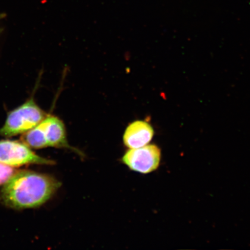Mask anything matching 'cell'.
<instances>
[{
    "label": "cell",
    "mask_w": 250,
    "mask_h": 250,
    "mask_svg": "<svg viewBox=\"0 0 250 250\" xmlns=\"http://www.w3.org/2000/svg\"><path fill=\"white\" fill-rule=\"evenodd\" d=\"M17 171L15 167L0 163V186L7 183Z\"/></svg>",
    "instance_id": "cell-7"
},
{
    "label": "cell",
    "mask_w": 250,
    "mask_h": 250,
    "mask_svg": "<svg viewBox=\"0 0 250 250\" xmlns=\"http://www.w3.org/2000/svg\"><path fill=\"white\" fill-rule=\"evenodd\" d=\"M154 135V129L148 122L134 121L125 131L124 143L129 149L142 147L151 142Z\"/></svg>",
    "instance_id": "cell-6"
},
{
    "label": "cell",
    "mask_w": 250,
    "mask_h": 250,
    "mask_svg": "<svg viewBox=\"0 0 250 250\" xmlns=\"http://www.w3.org/2000/svg\"><path fill=\"white\" fill-rule=\"evenodd\" d=\"M4 17V15L3 14H0V19H1L2 18Z\"/></svg>",
    "instance_id": "cell-8"
},
{
    "label": "cell",
    "mask_w": 250,
    "mask_h": 250,
    "mask_svg": "<svg viewBox=\"0 0 250 250\" xmlns=\"http://www.w3.org/2000/svg\"><path fill=\"white\" fill-rule=\"evenodd\" d=\"M47 115L31 97L8 112L4 124L0 127V136L9 137L23 134L39 125Z\"/></svg>",
    "instance_id": "cell-3"
},
{
    "label": "cell",
    "mask_w": 250,
    "mask_h": 250,
    "mask_svg": "<svg viewBox=\"0 0 250 250\" xmlns=\"http://www.w3.org/2000/svg\"><path fill=\"white\" fill-rule=\"evenodd\" d=\"M62 184L55 177L34 171H18L3 186L1 201L8 207L18 209L39 208L52 198Z\"/></svg>",
    "instance_id": "cell-1"
},
{
    "label": "cell",
    "mask_w": 250,
    "mask_h": 250,
    "mask_svg": "<svg viewBox=\"0 0 250 250\" xmlns=\"http://www.w3.org/2000/svg\"><path fill=\"white\" fill-rule=\"evenodd\" d=\"M21 141L31 149H42L49 146L66 148L83 156L82 152L68 143L64 123L54 115H47L39 125L22 134Z\"/></svg>",
    "instance_id": "cell-2"
},
{
    "label": "cell",
    "mask_w": 250,
    "mask_h": 250,
    "mask_svg": "<svg viewBox=\"0 0 250 250\" xmlns=\"http://www.w3.org/2000/svg\"><path fill=\"white\" fill-rule=\"evenodd\" d=\"M0 163L18 167L27 165H54L55 162L36 154L23 142L0 141Z\"/></svg>",
    "instance_id": "cell-4"
},
{
    "label": "cell",
    "mask_w": 250,
    "mask_h": 250,
    "mask_svg": "<svg viewBox=\"0 0 250 250\" xmlns=\"http://www.w3.org/2000/svg\"><path fill=\"white\" fill-rule=\"evenodd\" d=\"M161 157V150L157 146L147 145L138 148L129 149L122 161L130 170L147 174L157 169Z\"/></svg>",
    "instance_id": "cell-5"
}]
</instances>
